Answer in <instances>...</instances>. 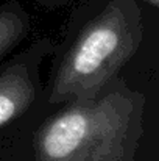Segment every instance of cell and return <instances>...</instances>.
I'll use <instances>...</instances> for the list:
<instances>
[{"mask_svg": "<svg viewBox=\"0 0 159 161\" xmlns=\"http://www.w3.org/2000/svg\"><path fill=\"white\" fill-rule=\"evenodd\" d=\"M123 128L125 113L115 97L77 100L38 130L36 161H115Z\"/></svg>", "mask_w": 159, "mask_h": 161, "instance_id": "1", "label": "cell"}, {"mask_svg": "<svg viewBox=\"0 0 159 161\" xmlns=\"http://www.w3.org/2000/svg\"><path fill=\"white\" fill-rule=\"evenodd\" d=\"M130 47L119 6H108L80 35L64 56L53 81L50 102L92 99L115 72Z\"/></svg>", "mask_w": 159, "mask_h": 161, "instance_id": "2", "label": "cell"}, {"mask_svg": "<svg viewBox=\"0 0 159 161\" xmlns=\"http://www.w3.org/2000/svg\"><path fill=\"white\" fill-rule=\"evenodd\" d=\"M36 97L34 85L24 64L9 67L0 77V128L22 113H25Z\"/></svg>", "mask_w": 159, "mask_h": 161, "instance_id": "3", "label": "cell"}, {"mask_svg": "<svg viewBox=\"0 0 159 161\" xmlns=\"http://www.w3.org/2000/svg\"><path fill=\"white\" fill-rule=\"evenodd\" d=\"M25 17L19 11H0V58L11 50L24 36Z\"/></svg>", "mask_w": 159, "mask_h": 161, "instance_id": "4", "label": "cell"}]
</instances>
